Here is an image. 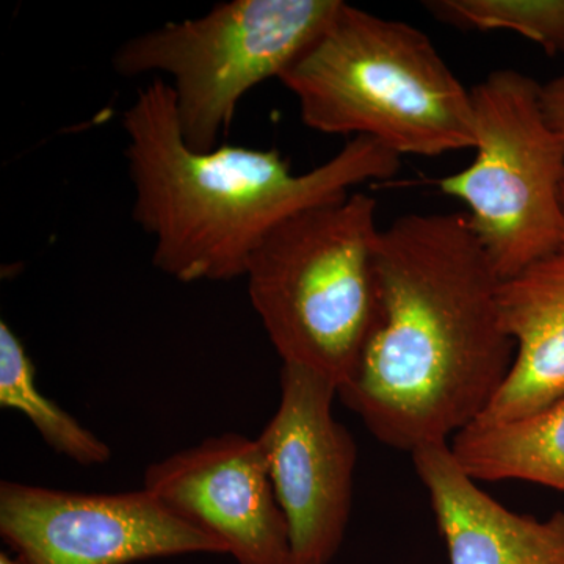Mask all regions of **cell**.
Returning <instances> with one entry per match:
<instances>
[{
    "label": "cell",
    "mask_w": 564,
    "mask_h": 564,
    "mask_svg": "<svg viewBox=\"0 0 564 564\" xmlns=\"http://www.w3.org/2000/svg\"><path fill=\"white\" fill-rule=\"evenodd\" d=\"M377 269L380 323L337 397L395 451L451 443L513 367L502 280L464 212L395 218L378 236Z\"/></svg>",
    "instance_id": "6da1fadb"
},
{
    "label": "cell",
    "mask_w": 564,
    "mask_h": 564,
    "mask_svg": "<svg viewBox=\"0 0 564 564\" xmlns=\"http://www.w3.org/2000/svg\"><path fill=\"white\" fill-rule=\"evenodd\" d=\"M122 126L133 221L152 240L155 269L185 284L243 278L259 245L293 215L400 170V155L367 137L302 174L276 150L195 151L163 77L141 88Z\"/></svg>",
    "instance_id": "7a4b0ae2"
},
{
    "label": "cell",
    "mask_w": 564,
    "mask_h": 564,
    "mask_svg": "<svg viewBox=\"0 0 564 564\" xmlns=\"http://www.w3.org/2000/svg\"><path fill=\"white\" fill-rule=\"evenodd\" d=\"M280 82L313 131L367 137L400 158L475 147L470 90L408 22L343 2Z\"/></svg>",
    "instance_id": "3957f363"
},
{
    "label": "cell",
    "mask_w": 564,
    "mask_h": 564,
    "mask_svg": "<svg viewBox=\"0 0 564 564\" xmlns=\"http://www.w3.org/2000/svg\"><path fill=\"white\" fill-rule=\"evenodd\" d=\"M377 209L373 196L351 192L293 215L259 245L243 276L282 364L337 389L381 318Z\"/></svg>",
    "instance_id": "277c9868"
},
{
    "label": "cell",
    "mask_w": 564,
    "mask_h": 564,
    "mask_svg": "<svg viewBox=\"0 0 564 564\" xmlns=\"http://www.w3.org/2000/svg\"><path fill=\"white\" fill-rule=\"evenodd\" d=\"M340 0H229L195 20L169 22L122 43L120 76L165 74L185 143L220 147L252 88L281 79L321 36Z\"/></svg>",
    "instance_id": "5b68a950"
},
{
    "label": "cell",
    "mask_w": 564,
    "mask_h": 564,
    "mask_svg": "<svg viewBox=\"0 0 564 564\" xmlns=\"http://www.w3.org/2000/svg\"><path fill=\"white\" fill-rule=\"evenodd\" d=\"M475 159L434 181L458 199L500 280L564 248V141L549 126L541 85L519 70L489 73L470 90Z\"/></svg>",
    "instance_id": "8992f818"
},
{
    "label": "cell",
    "mask_w": 564,
    "mask_h": 564,
    "mask_svg": "<svg viewBox=\"0 0 564 564\" xmlns=\"http://www.w3.org/2000/svg\"><path fill=\"white\" fill-rule=\"evenodd\" d=\"M0 536L25 564H131L228 554L218 538L144 491L85 494L2 481Z\"/></svg>",
    "instance_id": "52a82bcc"
},
{
    "label": "cell",
    "mask_w": 564,
    "mask_h": 564,
    "mask_svg": "<svg viewBox=\"0 0 564 564\" xmlns=\"http://www.w3.org/2000/svg\"><path fill=\"white\" fill-rule=\"evenodd\" d=\"M280 404L258 441L291 534L289 564H329L352 508L358 445L333 414L337 384L282 364Z\"/></svg>",
    "instance_id": "ba28073f"
},
{
    "label": "cell",
    "mask_w": 564,
    "mask_h": 564,
    "mask_svg": "<svg viewBox=\"0 0 564 564\" xmlns=\"http://www.w3.org/2000/svg\"><path fill=\"white\" fill-rule=\"evenodd\" d=\"M143 489L237 564H289L291 534L258 437L223 433L148 466Z\"/></svg>",
    "instance_id": "9c48e42d"
},
{
    "label": "cell",
    "mask_w": 564,
    "mask_h": 564,
    "mask_svg": "<svg viewBox=\"0 0 564 564\" xmlns=\"http://www.w3.org/2000/svg\"><path fill=\"white\" fill-rule=\"evenodd\" d=\"M451 564H564V513L541 519L494 500L456 462L451 443L411 454Z\"/></svg>",
    "instance_id": "30bf717a"
},
{
    "label": "cell",
    "mask_w": 564,
    "mask_h": 564,
    "mask_svg": "<svg viewBox=\"0 0 564 564\" xmlns=\"http://www.w3.org/2000/svg\"><path fill=\"white\" fill-rule=\"evenodd\" d=\"M513 367L478 421L524 417L564 395V248L500 282Z\"/></svg>",
    "instance_id": "8fae6325"
},
{
    "label": "cell",
    "mask_w": 564,
    "mask_h": 564,
    "mask_svg": "<svg viewBox=\"0 0 564 564\" xmlns=\"http://www.w3.org/2000/svg\"><path fill=\"white\" fill-rule=\"evenodd\" d=\"M451 447L475 481H529L564 494V395L513 421H475Z\"/></svg>",
    "instance_id": "7c38bea8"
},
{
    "label": "cell",
    "mask_w": 564,
    "mask_h": 564,
    "mask_svg": "<svg viewBox=\"0 0 564 564\" xmlns=\"http://www.w3.org/2000/svg\"><path fill=\"white\" fill-rule=\"evenodd\" d=\"M35 378L24 344L9 323L0 322V406L24 414L44 443L70 462L80 466L109 463V445L41 393Z\"/></svg>",
    "instance_id": "4fadbf2b"
},
{
    "label": "cell",
    "mask_w": 564,
    "mask_h": 564,
    "mask_svg": "<svg viewBox=\"0 0 564 564\" xmlns=\"http://www.w3.org/2000/svg\"><path fill=\"white\" fill-rule=\"evenodd\" d=\"M437 21L463 31H508L564 55V0H432Z\"/></svg>",
    "instance_id": "5bb4252c"
},
{
    "label": "cell",
    "mask_w": 564,
    "mask_h": 564,
    "mask_svg": "<svg viewBox=\"0 0 564 564\" xmlns=\"http://www.w3.org/2000/svg\"><path fill=\"white\" fill-rule=\"evenodd\" d=\"M541 106L549 126L564 141V73L547 84L541 85ZM564 204V182H563Z\"/></svg>",
    "instance_id": "9a60e30c"
},
{
    "label": "cell",
    "mask_w": 564,
    "mask_h": 564,
    "mask_svg": "<svg viewBox=\"0 0 564 564\" xmlns=\"http://www.w3.org/2000/svg\"><path fill=\"white\" fill-rule=\"evenodd\" d=\"M0 564H25L24 560L18 555H10L7 552L0 554Z\"/></svg>",
    "instance_id": "2e32d148"
}]
</instances>
